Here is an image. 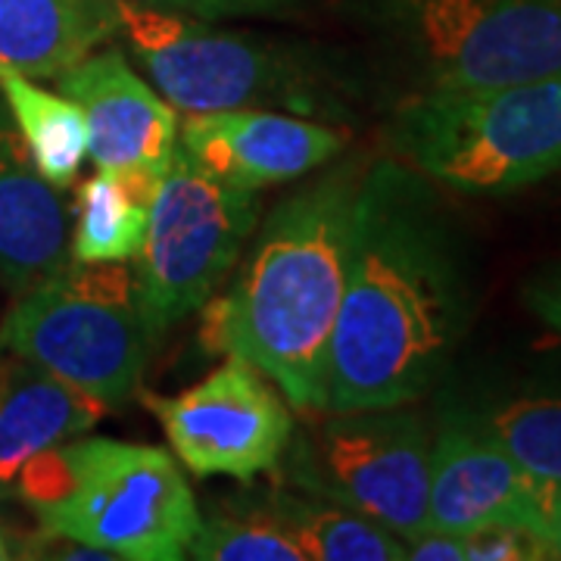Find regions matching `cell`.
Instances as JSON below:
<instances>
[{"mask_svg":"<svg viewBox=\"0 0 561 561\" xmlns=\"http://www.w3.org/2000/svg\"><path fill=\"white\" fill-rule=\"evenodd\" d=\"M524 302L540 321L561 334V265L546 268L524 287Z\"/></svg>","mask_w":561,"mask_h":561,"instance_id":"24","label":"cell"},{"mask_svg":"<svg viewBox=\"0 0 561 561\" xmlns=\"http://www.w3.org/2000/svg\"><path fill=\"white\" fill-rule=\"evenodd\" d=\"M197 561H302V549L272 508L219 515L201 522L197 537L187 546Z\"/></svg>","mask_w":561,"mask_h":561,"instance_id":"21","label":"cell"},{"mask_svg":"<svg viewBox=\"0 0 561 561\" xmlns=\"http://www.w3.org/2000/svg\"><path fill=\"white\" fill-rule=\"evenodd\" d=\"M402 542H405V559L409 561H465L461 534L427 527V530H421V534Z\"/></svg>","mask_w":561,"mask_h":561,"instance_id":"25","label":"cell"},{"mask_svg":"<svg viewBox=\"0 0 561 561\" xmlns=\"http://www.w3.org/2000/svg\"><path fill=\"white\" fill-rule=\"evenodd\" d=\"M160 181L138 179L98 169L76 194V228L69 243V260L76 262H131L138 260L150 201Z\"/></svg>","mask_w":561,"mask_h":561,"instance_id":"17","label":"cell"},{"mask_svg":"<svg viewBox=\"0 0 561 561\" xmlns=\"http://www.w3.org/2000/svg\"><path fill=\"white\" fill-rule=\"evenodd\" d=\"M290 530L306 559L316 561H402L405 542L383 524L341 502L321 496H275L268 505Z\"/></svg>","mask_w":561,"mask_h":561,"instance_id":"19","label":"cell"},{"mask_svg":"<svg viewBox=\"0 0 561 561\" xmlns=\"http://www.w3.org/2000/svg\"><path fill=\"white\" fill-rule=\"evenodd\" d=\"M465 561H546L552 559L540 530L524 524H486L461 534Z\"/></svg>","mask_w":561,"mask_h":561,"instance_id":"22","label":"cell"},{"mask_svg":"<svg viewBox=\"0 0 561 561\" xmlns=\"http://www.w3.org/2000/svg\"><path fill=\"white\" fill-rule=\"evenodd\" d=\"M3 559H16V552H13V542L10 537L3 534V527H0V561Z\"/></svg>","mask_w":561,"mask_h":561,"instance_id":"27","label":"cell"},{"mask_svg":"<svg viewBox=\"0 0 561 561\" xmlns=\"http://www.w3.org/2000/svg\"><path fill=\"white\" fill-rule=\"evenodd\" d=\"M393 150L456 194L500 197L561 169V72L468 94H412Z\"/></svg>","mask_w":561,"mask_h":561,"instance_id":"4","label":"cell"},{"mask_svg":"<svg viewBox=\"0 0 561 561\" xmlns=\"http://www.w3.org/2000/svg\"><path fill=\"white\" fill-rule=\"evenodd\" d=\"M66 262V206L38 175L20 131L0 116V287L22 297Z\"/></svg>","mask_w":561,"mask_h":561,"instance_id":"14","label":"cell"},{"mask_svg":"<svg viewBox=\"0 0 561 561\" xmlns=\"http://www.w3.org/2000/svg\"><path fill=\"white\" fill-rule=\"evenodd\" d=\"M474 419L530 481L549 493L561 490V393L512 397Z\"/></svg>","mask_w":561,"mask_h":561,"instance_id":"20","label":"cell"},{"mask_svg":"<svg viewBox=\"0 0 561 561\" xmlns=\"http://www.w3.org/2000/svg\"><path fill=\"white\" fill-rule=\"evenodd\" d=\"M0 94L41 179L57 191L69 187L81 172V162L88 160V122L79 103L44 91L10 66H0Z\"/></svg>","mask_w":561,"mask_h":561,"instance_id":"18","label":"cell"},{"mask_svg":"<svg viewBox=\"0 0 561 561\" xmlns=\"http://www.w3.org/2000/svg\"><path fill=\"white\" fill-rule=\"evenodd\" d=\"M116 35V0H0V66L28 79H57Z\"/></svg>","mask_w":561,"mask_h":561,"instance_id":"16","label":"cell"},{"mask_svg":"<svg viewBox=\"0 0 561 561\" xmlns=\"http://www.w3.org/2000/svg\"><path fill=\"white\" fill-rule=\"evenodd\" d=\"M431 431L405 405L331 412L294 446L290 478L409 540L427 530Z\"/></svg>","mask_w":561,"mask_h":561,"instance_id":"8","label":"cell"},{"mask_svg":"<svg viewBox=\"0 0 561 561\" xmlns=\"http://www.w3.org/2000/svg\"><path fill=\"white\" fill-rule=\"evenodd\" d=\"M415 94H468L561 72V0H371Z\"/></svg>","mask_w":561,"mask_h":561,"instance_id":"6","label":"cell"},{"mask_svg":"<svg viewBox=\"0 0 561 561\" xmlns=\"http://www.w3.org/2000/svg\"><path fill=\"white\" fill-rule=\"evenodd\" d=\"M471 319V284L431 181L400 160L362 172L328 409L409 405L431 390Z\"/></svg>","mask_w":561,"mask_h":561,"instance_id":"1","label":"cell"},{"mask_svg":"<svg viewBox=\"0 0 561 561\" xmlns=\"http://www.w3.org/2000/svg\"><path fill=\"white\" fill-rule=\"evenodd\" d=\"M175 459L197 478L253 481L287 453L294 419L287 402L241 356L221 362L179 397H147Z\"/></svg>","mask_w":561,"mask_h":561,"instance_id":"10","label":"cell"},{"mask_svg":"<svg viewBox=\"0 0 561 561\" xmlns=\"http://www.w3.org/2000/svg\"><path fill=\"white\" fill-rule=\"evenodd\" d=\"M552 493L530 481L471 412L446 415L431 446L427 527L468 534L524 524L542 534Z\"/></svg>","mask_w":561,"mask_h":561,"instance_id":"12","label":"cell"},{"mask_svg":"<svg viewBox=\"0 0 561 561\" xmlns=\"http://www.w3.org/2000/svg\"><path fill=\"white\" fill-rule=\"evenodd\" d=\"M50 537L125 561H179L201 512L172 453L113 437H76L44 449L16 478Z\"/></svg>","mask_w":561,"mask_h":561,"instance_id":"3","label":"cell"},{"mask_svg":"<svg viewBox=\"0 0 561 561\" xmlns=\"http://www.w3.org/2000/svg\"><path fill=\"white\" fill-rule=\"evenodd\" d=\"M0 346L106 409H119L138 390L157 346L144 316L138 272L128 262L69 260L7 312Z\"/></svg>","mask_w":561,"mask_h":561,"instance_id":"5","label":"cell"},{"mask_svg":"<svg viewBox=\"0 0 561 561\" xmlns=\"http://www.w3.org/2000/svg\"><path fill=\"white\" fill-rule=\"evenodd\" d=\"M62 98L88 122V157L98 169L160 181L179 147V113L116 47L94 50L57 76Z\"/></svg>","mask_w":561,"mask_h":561,"instance_id":"11","label":"cell"},{"mask_svg":"<svg viewBox=\"0 0 561 561\" xmlns=\"http://www.w3.org/2000/svg\"><path fill=\"white\" fill-rule=\"evenodd\" d=\"M116 16L131 54L181 113H216L284 98L300 79L278 47L253 35L219 32L140 0H116Z\"/></svg>","mask_w":561,"mask_h":561,"instance_id":"9","label":"cell"},{"mask_svg":"<svg viewBox=\"0 0 561 561\" xmlns=\"http://www.w3.org/2000/svg\"><path fill=\"white\" fill-rule=\"evenodd\" d=\"M542 540L549 542V549H552V559H561V490H556V493H552L549 508H546Z\"/></svg>","mask_w":561,"mask_h":561,"instance_id":"26","label":"cell"},{"mask_svg":"<svg viewBox=\"0 0 561 561\" xmlns=\"http://www.w3.org/2000/svg\"><path fill=\"white\" fill-rule=\"evenodd\" d=\"M359 181L356 165H341L280 203L234 287L201 306L206 353L256 365L300 412L328 409V353L346 287Z\"/></svg>","mask_w":561,"mask_h":561,"instance_id":"2","label":"cell"},{"mask_svg":"<svg viewBox=\"0 0 561 561\" xmlns=\"http://www.w3.org/2000/svg\"><path fill=\"white\" fill-rule=\"evenodd\" d=\"M256 219V191L216 179L175 147L150 201L147 238L135 268L153 341L216 294Z\"/></svg>","mask_w":561,"mask_h":561,"instance_id":"7","label":"cell"},{"mask_svg":"<svg viewBox=\"0 0 561 561\" xmlns=\"http://www.w3.org/2000/svg\"><path fill=\"white\" fill-rule=\"evenodd\" d=\"M181 150L216 179L260 191L302 179L334 160L343 150V135L319 122L238 106L184 113Z\"/></svg>","mask_w":561,"mask_h":561,"instance_id":"13","label":"cell"},{"mask_svg":"<svg viewBox=\"0 0 561 561\" xmlns=\"http://www.w3.org/2000/svg\"><path fill=\"white\" fill-rule=\"evenodd\" d=\"M160 10H172V13H184L194 20H234V16H268V13H280L287 7H294L297 0H140Z\"/></svg>","mask_w":561,"mask_h":561,"instance_id":"23","label":"cell"},{"mask_svg":"<svg viewBox=\"0 0 561 561\" xmlns=\"http://www.w3.org/2000/svg\"><path fill=\"white\" fill-rule=\"evenodd\" d=\"M110 409L0 346V490L44 449L88 434Z\"/></svg>","mask_w":561,"mask_h":561,"instance_id":"15","label":"cell"}]
</instances>
